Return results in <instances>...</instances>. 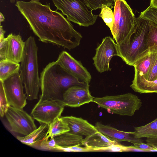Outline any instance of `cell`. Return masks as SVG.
I'll list each match as a JSON object with an SVG mask.
<instances>
[{
  "mask_svg": "<svg viewBox=\"0 0 157 157\" xmlns=\"http://www.w3.org/2000/svg\"><path fill=\"white\" fill-rule=\"evenodd\" d=\"M25 42L19 73L24 86L27 99L32 101L38 98L40 88L38 47L33 36H29Z\"/></svg>",
  "mask_w": 157,
  "mask_h": 157,
  "instance_id": "3",
  "label": "cell"
},
{
  "mask_svg": "<svg viewBox=\"0 0 157 157\" xmlns=\"http://www.w3.org/2000/svg\"><path fill=\"white\" fill-rule=\"evenodd\" d=\"M61 117L67 124L70 128L69 132L71 133L86 137L98 131L95 126L81 118L73 116L62 117Z\"/></svg>",
  "mask_w": 157,
  "mask_h": 157,
  "instance_id": "17",
  "label": "cell"
},
{
  "mask_svg": "<svg viewBox=\"0 0 157 157\" xmlns=\"http://www.w3.org/2000/svg\"><path fill=\"white\" fill-rule=\"evenodd\" d=\"M140 20L139 27L130 39L118 44L119 56L131 66L150 51L147 45L149 21Z\"/></svg>",
  "mask_w": 157,
  "mask_h": 157,
  "instance_id": "5",
  "label": "cell"
},
{
  "mask_svg": "<svg viewBox=\"0 0 157 157\" xmlns=\"http://www.w3.org/2000/svg\"><path fill=\"white\" fill-rule=\"evenodd\" d=\"M11 3H13L15 2V0H10Z\"/></svg>",
  "mask_w": 157,
  "mask_h": 157,
  "instance_id": "37",
  "label": "cell"
},
{
  "mask_svg": "<svg viewBox=\"0 0 157 157\" xmlns=\"http://www.w3.org/2000/svg\"><path fill=\"white\" fill-rule=\"evenodd\" d=\"M114 56H119L118 44L111 37L106 36L96 49L95 54L93 58L97 70L101 73L110 70V62Z\"/></svg>",
  "mask_w": 157,
  "mask_h": 157,
  "instance_id": "12",
  "label": "cell"
},
{
  "mask_svg": "<svg viewBox=\"0 0 157 157\" xmlns=\"http://www.w3.org/2000/svg\"><path fill=\"white\" fill-rule=\"evenodd\" d=\"M128 146H123L121 144L112 146L103 151L112 152L127 151Z\"/></svg>",
  "mask_w": 157,
  "mask_h": 157,
  "instance_id": "32",
  "label": "cell"
},
{
  "mask_svg": "<svg viewBox=\"0 0 157 157\" xmlns=\"http://www.w3.org/2000/svg\"><path fill=\"white\" fill-rule=\"evenodd\" d=\"M48 126V125L46 124H41L38 128L28 135L23 136H17L16 138L24 144L35 147L45 137Z\"/></svg>",
  "mask_w": 157,
  "mask_h": 157,
  "instance_id": "20",
  "label": "cell"
},
{
  "mask_svg": "<svg viewBox=\"0 0 157 157\" xmlns=\"http://www.w3.org/2000/svg\"><path fill=\"white\" fill-rule=\"evenodd\" d=\"M98 131L111 140L116 142L127 141L133 144L136 143L143 142L141 138H136L134 132H126L118 130L108 125H105L97 122L95 125Z\"/></svg>",
  "mask_w": 157,
  "mask_h": 157,
  "instance_id": "16",
  "label": "cell"
},
{
  "mask_svg": "<svg viewBox=\"0 0 157 157\" xmlns=\"http://www.w3.org/2000/svg\"><path fill=\"white\" fill-rule=\"evenodd\" d=\"M5 58L19 63L22 58L25 42L19 35L11 33L6 37Z\"/></svg>",
  "mask_w": 157,
  "mask_h": 157,
  "instance_id": "15",
  "label": "cell"
},
{
  "mask_svg": "<svg viewBox=\"0 0 157 157\" xmlns=\"http://www.w3.org/2000/svg\"><path fill=\"white\" fill-rule=\"evenodd\" d=\"M82 144L90 149V151H103L112 146L120 144L111 140L98 131L85 137L83 139Z\"/></svg>",
  "mask_w": 157,
  "mask_h": 157,
  "instance_id": "18",
  "label": "cell"
},
{
  "mask_svg": "<svg viewBox=\"0 0 157 157\" xmlns=\"http://www.w3.org/2000/svg\"><path fill=\"white\" fill-rule=\"evenodd\" d=\"M91 10L101 8L103 6L111 7L114 5V0H82Z\"/></svg>",
  "mask_w": 157,
  "mask_h": 157,
  "instance_id": "26",
  "label": "cell"
},
{
  "mask_svg": "<svg viewBox=\"0 0 157 157\" xmlns=\"http://www.w3.org/2000/svg\"><path fill=\"white\" fill-rule=\"evenodd\" d=\"M149 49V51L139 58L133 66L134 70L138 72L147 80L152 57V49Z\"/></svg>",
  "mask_w": 157,
  "mask_h": 157,
  "instance_id": "23",
  "label": "cell"
},
{
  "mask_svg": "<svg viewBox=\"0 0 157 157\" xmlns=\"http://www.w3.org/2000/svg\"><path fill=\"white\" fill-rule=\"evenodd\" d=\"M20 64L7 59L0 60V81H4L14 74L19 73Z\"/></svg>",
  "mask_w": 157,
  "mask_h": 157,
  "instance_id": "21",
  "label": "cell"
},
{
  "mask_svg": "<svg viewBox=\"0 0 157 157\" xmlns=\"http://www.w3.org/2000/svg\"><path fill=\"white\" fill-rule=\"evenodd\" d=\"M69 131L70 128L67 124L61 117H58L49 125L47 132L44 139H48Z\"/></svg>",
  "mask_w": 157,
  "mask_h": 157,
  "instance_id": "22",
  "label": "cell"
},
{
  "mask_svg": "<svg viewBox=\"0 0 157 157\" xmlns=\"http://www.w3.org/2000/svg\"><path fill=\"white\" fill-rule=\"evenodd\" d=\"M149 49H152V57L147 80L154 81L157 79V48Z\"/></svg>",
  "mask_w": 157,
  "mask_h": 157,
  "instance_id": "28",
  "label": "cell"
},
{
  "mask_svg": "<svg viewBox=\"0 0 157 157\" xmlns=\"http://www.w3.org/2000/svg\"><path fill=\"white\" fill-rule=\"evenodd\" d=\"M134 79L130 87L136 92L140 94L157 93V79L149 81L134 70Z\"/></svg>",
  "mask_w": 157,
  "mask_h": 157,
  "instance_id": "19",
  "label": "cell"
},
{
  "mask_svg": "<svg viewBox=\"0 0 157 157\" xmlns=\"http://www.w3.org/2000/svg\"><path fill=\"white\" fill-rule=\"evenodd\" d=\"M5 116L13 132L26 136L37 128L33 118L23 109L10 106Z\"/></svg>",
  "mask_w": 157,
  "mask_h": 157,
  "instance_id": "8",
  "label": "cell"
},
{
  "mask_svg": "<svg viewBox=\"0 0 157 157\" xmlns=\"http://www.w3.org/2000/svg\"><path fill=\"white\" fill-rule=\"evenodd\" d=\"M0 22H3L5 21V17L3 15L1 12L0 13Z\"/></svg>",
  "mask_w": 157,
  "mask_h": 157,
  "instance_id": "36",
  "label": "cell"
},
{
  "mask_svg": "<svg viewBox=\"0 0 157 157\" xmlns=\"http://www.w3.org/2000/svg\"><path fill=\"white\" fill-rule=\"evenodd\" d=\"M56 61L67 73L80 81L88 84L90 82L91 77L90 73L80 61L66 51L61 52Z\"/></svg>",
  "mask_w": 157,
  "mask_h": 157,
  "instance_id": "13",
  "label": "cell"
},
{
  "mask_svg": "<svg viewBox=\"0 0 157 157\" xmlns=\"http://www.w3.org/2000/svg\"><path fill=\"white\" fill-rule=\"evenodd\" d=\"M64 107L62 101H45L37 103L32 109L31 115L40 124L49 125L57 118L60 117Z\"/></svg>",
  "mask_w": 157,
  "mask_h": 157,
  "instance_id": "10",
  "label": "cell"
},
{
  "mask_svg": "<svg viewBox=\"0 0 157 157\" xmlns=\"http://www.w3.org/2000/svg\"><path fill=\"white\" fill-rule=\"evenodd\" d=\"M114 23L110 30L117 44L130 40L139 27L140 20L136 18L125 0H114Z\"/></svg>",
  "mask_w": 157,
  "mask_h": 157,
  "instance_id": "4",
  "label": "cell"
},
{
  "mask_svg": "<svg viewBox=\"0 0 157 157\" xmlns=\"http://www.w3.org/2000/svg\"><path fill=\"white\" fill-rule=\"evenodd\" d=\"M147 144L157 149V136L147 138Z\"/></svg>",
  "mask_w": 157,
  "mask_h": 157,
  "instance_id": "34",
  "label": "cell"
},
{
  "mask_svg": "<svg viewBox=\"0 0 157 157\" xmlns=\"http://www.w3.org/2000/svg\"><path fill=\"white\" fill-rule=\"evenodd\" d=\"M138 18L151 21L157 26V10L149 6L141 13Z\"/></svg>",
  "mask_w": 157,
  "mask_h": 157,
  "instance_id": "29",
  "label": "cell"
},
{
  "mask_svg": "<svg viewBox=\"0 0 157 157\" xmlns=\"http://www.w3.org/2000/svg\"><path fill=\"white\" fill-rule=\"evenodd\" d=\"M147 45L149 48H157V26L150 21L147 35Z\"/></svg>",
  "mask_w": 157,
  "mask_h": 157,
  "instance_id": "27",
  "label": "cell"
},
{
  "mask_svg": "<svg viewBox=\"0 0 157 157\" xmlns=\"http://www.w3.org/2000/svg\"><path fill=\"white\" fill-rule=\"evenodd\" d=\"M90 151V149L85 147H82L81 146H74L65 149L63 152H86Z\"/></svg>",
  "mask_w": 157,
  "mask_h": 157,
  "instance_id": "33",
  "label": "cell"
},
{
  "mask_svg": "<svg viewBox=\"0 0 157 157\" xmlns=\"http://www.w3.org/2000/svg\"><path fill=\"white\" fill-rule=\"evenodd\" d=\"M15 6L41 41L69 50L79 45L81 35L61 13L52 10L49 3L18 0Z\"/></svg>",
  "mask_w": 157,
  "mask_h": 157,
  "instance_id": "1",
  "label": "cell"
},
{
  "mask_svg": "<svg viewBox=\"0 0 157 157\" xmlns=\"http://www.w3.org/2000/svg\"><path fill=\"white\" fill-rule=\"evenodd\" d=\"M83 139L82 136L68 132L48 139H44L35 147L46 151L63 152L65 148L83 145Z\"/></svg>",
  "mask_w": 157,
  "mask_h": 157,
  "instance_id": "11",
  "label": "cell"
},
{
  "mask_svg": "<svg viewBox=\"0 0 157 157\" xmlns=\"http://www.w3.org/2000/svg\"><path fill=\"white\" fill-rule=\"evenodd\" d=\"M134 135L137 138H148L157 136V118L144 125L134 128Z\"/></svg>",
  "mask_w": 157,
  "mask_h": 157,
  "instance_id": "24",
  "label": "cell"
},
{
  "mask_svg": "<svg viewBox=\"0 0 157 157\" xmlns=\"http://www.w3.org/2000/svg\"><path fill=\"white\" fill-rule=\"evenodd\" d=\"M149 6L157 10V0H151Z\"/></svg>",
  "mask_w": 157,
  "mask_h": 157,
  "instance_id": "35",
  "label": "cell"
},
{
  "mask_svg": "<svg viewBox=\"0 0 157 157\" xmlns=\"http://www.w3.org/2000/svg\"><path fill=\"white\" fill-rule=\"evenodd\" d=\"M6 95L10 106L23 109L27 104V96L24 92V85L19 73L2 82Z\"/></svg>",
  "mask_w": 157,
  "mask_h": 157,
  "instance_id": "9",
  "label": "cell"
},
{
  "mask_svg": "<svg viewBox=\"0 0 157 157\" xmlns=\"http://www.w3.org/2000/svg\"><path fill=\"white\" fill-rule=\"evenodd\" d=\"M110 8L105 6H103L101 9V12L99 16L103 20L106 25L111 30L114 23L113 12Z\"/></svg>",
  "mask_w": 157,
  "mask_h": 157,
  "instance_id": "25",
  "label": "cell"
},
{
  "mask_svg": "<svg viewBox=\"0 0 157 157\" xmlns=\"http://www.w3.org/2000/svg\"><path fill=\"white\" fill-rule=\"evenodd\" d=\"M93 102L113 113L128 116H133L142 104L140 99L131 93L94 98Z\"/></svg>",
  "mask_w": 157,
  "mask_h": 157,
  "instance_id": "6",
  "label": "cell"
},
{
  "mask_svg": "<svg viewBox=\"0 0 157 157\" xmlns=\"http://www.w3.org/2000/svg\"><path fill=\"white\" fill-rule=\"evenodd\" d=\"M133 146H132L133 148L141 150L142 151H157V149H156L147 144L144 143L143 142L136 143H133Z\"/></svg>",
  "mask_w": 157,
  "mask_h": 157,
  "instance_id": "31",
  "label": "cell"
},
{
  "mask_svg": "<svg viewBox=\"0 0 157 157\" xmlns=\"http://www.w3.org/2000/svg\"><path fill=\"white\" fill-rule=\"evenodd\" d=\"M0 113L3 117L10 106L7 101L3 86V82L0 81Z\"/></svg>",
  "mask_w": 157,
  "mask_h": 157,
  "instance_id": "30",
  "label": "cell"
},
{
  "mask_svg": "<svg viewBox=\"0 0 157 157\" xmlns=\"http://www.w3.org/2000/svg\"><path fill=\"white\" fill-rule=\"evenodd\" d=\"M35 0V1H39V0Z\"/></svg>",
  "mask_w": 157,
  "mask_h": 157,
  "instance_id": "38",
  "label": "cell"
},
{
  "mask_svg": "<svg viewBox=\"0 0 157 157\" xmlns=\"http://www.w3.org/2000/svg\"><path fill=\"white\" fill-rule=\"evenodd\" d=\"M40 82L41 94L38 103L48 100L62 101L64 93L70 87L89 85L68 74L56 61L49 63L43 69Z\"/></svg>",
  "mask_w": 157,
  "mask_h": 157,
  "instance_id": "2",
  "label": "cell"
},
{
  "mask_svg": "<svg viewBox=\"0 0 157 157\" xmlns=\"http://www.w3.org/2000/svg\"><path fill=\"white\" fill-rule=\"evenodd\" d=\"M89 85H76L69 88L63 94L62 101L65 106L78 107L93 102L94 98L89 90Z\"/></svg>",
  "mask_w": 157,
  "mask_h": 157,
  "instance_id": "14",
  "label": "cell"
},
{
  "mask_svg": "<svg viewBox=\"0 0 157 157\" xmlns=\"http://www.w3.org/2000/svg\"><path fill=\"white\" fill-rule=\"evenodd\" d=\"M57 8L70 21L88 27L94 24L98 15L94 14L82 0H52Z\"/></svg>",
  "mask_w": 157,
  "mask_h": 157,
  "instance_id": "7",
  "label": "cell"
}]
</instances>
